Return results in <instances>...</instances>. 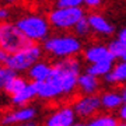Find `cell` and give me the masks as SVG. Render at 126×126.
Returning <instances> with one entry per match:
<instances>
[{
  "mask_svg": "<svg viewBox=\"0 0 126 126\" xmlns=\"http://www.w3.org/2000/svg\"><path fill=\"white\" fill-rule=\"evenodd\" d=\"M81 73L80 60L77 58H67L53 63L49 79H53L58 83L63 95H72L79 90V76Z\"/></svg>",
  "mask_w": 126,
  "mask_h": 126,
  "instance_id": "cell-1",
  "label": "cell"
},
{
  "mask_svg": "<svg viewBox=\"0 0 126 126\" xmlns=\"http://www.w3.org/2000/svg\"><path fill=\"white\" fill-rule=\"evenodd\" d=\"M83 45L77 36L73 35H56L49 36L44 41V50L59 60L67 58H74L81 50Z\"/></svg>",
  "mask_w": 126,
  "mask_h": 126,
  "instance_id": "cell-2",
  "label": "cell"
},
{
  "mask_svg": "<svg viewBox=\"0 0 126 126\" xmlns=\"http://www.w3.org/2000/svg\"><path fill=\"white\" fill-rule=\"evenodd\" d=\"M16 25L23 32V35L32 44H35L38 41H45L49 38L48 35H49L50 24L45 17L35 16V14L24 16L16 21Z\"/></svg>",
  "mask_w": 126,
  "mask_h": 126,
  "instance_id": "cell-3",
  "label": "cell"
},
{
  "mask_svg": "<svg viewBox=\"0 0 126 126\" xmlns=\"http://www.w3.org/2000/svg\"><path fill=\"white\" fill-rule=\"evenodd\" d=\"M42 52L44 48H41L36 44H31L27 48L18 50L13 55L7 56L4 66H7L9 69H11L14 73H21V72H28L30 69L38 63L42 58Z\"/></svg>",
  "mask_w": 126,
  "mask_h": 126,
  "instance_id": "cell-4",
  "label": "cell"
},
{
  "mask_svg": "<svg viewBox=\"0 0 126 126\" xmlns=\"http://www.w3.org/2000/svg\"><path fill=\"white\" fill-rule=\"evenodd\" d=\"M31 44L32 42H30L18 30L16 23H0V49L4 53L13 55Z\"/></svg>",
  "mask_w": 126,
  "mask_h": 126,
  "instance_id": "cell-5",
  "label": "cell"
},
{
  "mask_svg": "<svg viewBox=\"0 0 126 126\" xmlns=\"http://www.w3.org/2000/svg\"><path fill=\"white\" fill-rule=\"evenodd\" d=\"M84 18V11L81 7H70V9H60L56 7L48 16V21L53 28L58 30H69L74 28L76 24Z\"/></svg>",
  "mask_w": 126,
  "mask_h": 126,
  "instance_id": "cell-6",
  "label": "cell"
},
{
  "mask_svg": "<svg viewBox=\"0 0 126 126\" xmlns=\"http://www.w3.org/2000/svg\"><path fill=\"white\" fill-rule=\"evenodd\" d=\"M73 109L76 112L77 118L88 119L98 115V112L102 109L99 95H81L73 101Z\"/></svg>",
  "mask_w": 126,
  "mask_h": 126,
  "instance_id": "cell-7",
  "label": "cell"
},
{
  "mask_svg": "<svg viewBox=\"0 0 126 126\" xmlns=\"http://www.w3.org/2000/svg\"><path fill=\"white\" fill-rule=\"evenodd\" d=\"M36 108L31 107V105H27V107H21V108H17L14 111H10L9 113H6L4 116L1 118L0 123L3 126H13V125H23L25 122L34 121L36 116Z\"/></svg>",
  "mask_w": 126,
  "mask_h": 126,
  "instance_id": "cell-8",
  "label": "cell"
},
{
  "mask_svg": "<svg viewBox=\"0 0 126 126\" xmlns=\"http://www.w3.org/2000/svg\"><path fill=\"white\" fill-rule=\"evenodd\" d=\"M74 123H77V115L70 105L55 109L45 121V126H73Z\"/></svg>",
  "mask_w": 126,
  "mask_h": 126,
  "instance_id": "cell-9",
  "label": "cell"
},
{
  "mask_svg": "<svg viewBox=\"0 0 126 126\" xmlns=\"http://www.w3.org/2000/svg\"><path fill=\"white\" fill-rule=\"evenodd\" d=\"M84 60L90 64L95 63H104V62H115L116 59L109 52L108 46L105 45H91L84 50Z\"/></svg>",
  "mask_w": 126,
  "mask_h": 126,
  "instance_id": "cell-10",
  "label": "cell"
},
{
  "mask_svg": "<svg viewBox=\"0 0 126 126\" xmlns=\"http://www.w3.org/2000/svg\"><path fill=\"white\" fill-rule=\"evenodd\" d=\"M101 88V81L98 77L91 76L87 72H83L79 76V91L81 95H97Z\"/></svg>",
  "mask_w": 126,
  "mask_h": 126,
  "instance_id": "cell-11",
  "label": "cell"
},
{
  "mask_svg": "<svg viewBox=\"0 0 126 126\" xmlns=\"http://www.w3.org/2000/svg\"><path fill=\"white\" fill-rule=\"evenodd\" d=\"M101 99V107L104 111L107 112H112V111H119L122 105H123V99L121 97V93L116 90H108L104 91L102 94H99Z\"/></svg>",
  "mask_w": 126,
  "mask_h": 126,
  "instance_id": "cell-12",
  "label": "cell"
},
{
  "mask_svg": "<svg viewBox=\"0 0 126 126\" xmlns=\"http://www.w3.org/2000/svg\"><path fill=\"white\" fill-rule=\"evenodd\" d=\"M52 67L53 64H49L48 62L39 60L38 63H35L30 70H28V77L31 79L32 83H42L46 81L52 74Z\"/></svg>",
  "mask_w": 126,
  "mask_h": 126,
  "instance_id": "cell-13",
  "label": "cell"
},
{
  "mask_svg": "<svg viewBox=\"0 0 126 126\" xmlns=\"http://www.w3.org/2000/svg\"><path fill=\"white\" fill-rule=\"evenodd\" d=\"M36 97H38V94H36L35 83L30 81L23 91H20L18 94L10 97V101H11V104H13L14 107L21 108V107H27L28 104L31 102L34 98H36Z\"/></svg>",
  "mask_w": 126,
  "mask_h": 126,
  "instance_id": "cell-14",
  "label": "cell"
},
{
  "mask_svg": "<svg viewBox=\"0 0 126 126\" xmlns=\"http://www.w3.org/2000/svg\"><path fill=\"white\" fill-rule=\"evenodd\" d=\"M88 24L91 27V31L97 32V34H102V35H111L113 32L112 24H109L102 16L99 14H91L87 17Z\"/></svg>",
  "mask_w": 126,
  "mask_h": 126,
  "instance_id": "cell-15",
  "label": "cell"
},
{
  "mask_svg": "<svg viewBox=\"0 0 126 126\" xmlns=\"http://www.w3.org/2000/svg\"><path fill=\"white\" fill-rule=\"evenodd\" d=\"M104 81L108 84H122L126 83V62H119L113 66L112 72L104 77Z\"/></svg>",
  "mask_w": 126,
  "mask_h": 126,
  "instance_id": "cell-16",
  "label": "cell"
},
{
  "mask_svg": "<svg viewBox=\"0 0 126 126\" xmlns=\"http://www.w3.org/2000/svg\"><path fill=\"white\" fill-rule=\"evenodd\" d=\"M86 126H119L118 116L112 113H98L97 116L91 118L86 123Z\"/></svg>",
  "mask_w": 126,
  "mask_h": 126,
  "instance_id": "cell-17",
  "label": "cell"
},
{
  "mask_svg": "<svg viewBox=\"0 0 126 126\" xmlns=\"http://www.w3.org/2000/svg\"><path fill=\"white\" fill-rule=\"evenodd\" d=\"M113 66H115V62H104V63H95V64H88L86 67V72L91 76L95 77H105L108 76L109 73L112 72Z\"/></svg>",
  "mask_w": 126,
  "mask_h": 126,
  "instance_id": "cell-18",
  "label": "cell"
},
{
  "mask_svg": "<svg viewBox=\"0 0 126 126\" xmlns=\"http://www.w3.org/2000/svg\"><path fill=\"white\" fill-rule=\"evenodd\" d=\"M28 83H30V81H27L24 77H21V76L17 74V76H14L13 79H10L3 91H4L6 94H9L10 97H13V95L18 94L20 91H23L24 88L27 87Z\"/></svg>",
  "mask_w": 126,
  "mask_h": 126,
  "instance_id": "cell-19",
  "label": "cell"
},
{
  "mask_svg": "<svg viewBox=\"0 0 126 126\" xmlns=\"http://www.w3.org/2000/svg\"><path fill=\"white\" fill-rule=\"evenodd\" d=\"M108 49H109V52L112 53V56H113L115 59H122V58H123V55L126 53V48L122 45V44H121L118 39L112 41V42L109 44V45H108Z\"/></svg>",
  "mask_w": 126,
  "mask_h": 126,
  "instance_id": "cell-20",
  "label": "cell"
},
{
  "mask_svg": "<svg viewBox=\"0 0 126 126\" xmlns=\"http://www.w3.org/2000/svg\"><path fill=\"white\" fill-rule=\"evenodd\" d=\"M14 76H17V73H14L11 69H9L7 66H0V90H4L6 84Z\"/></svg>",
  "mask_w": 126,
  "mask_h": 126,
  "instance_id": "cell-21",
  "label": "cell"
},
{
  "mask_svg": "<svg viewBox=\"0 0 126 126\" xmlns=\"http://www.w3.org/2000/svg\"><path fill=\"white\" fill-rule=\"evenodd\" d=\"M90 31H91V27H90V24H88L87 17L81 18L80 21L76 24V27H74V32H76L77 35H80V36L88 35V32H90Z\"/></svg>",
  "mask_w": 126,
  "mask_h": 126,
  "instance_id": "cell-22",
  "label": "cell"
},
{
  "mask_svg": "<svg viewBox=\"0 0 126 126\" xmlns=\"http://www.w3.org/2000/svg\"><path fill=\"white\" fill-rule=\"evenodd\" d=\"M84 0H58L56 4L60 9H70V7H80Z\"/></svg>",
  "mask_w": 126,
  "mask_h": 126,
  "instance_id": "cell-23",
  "label": "cell"
},
{
  "mask_svg": "<svg viewBox=\"0 0 126 126\" xmlns=\"http://www.w3.org/2000/svg\"><path fill=\"white\" fill-rule=\"evenodd\" d=\"M10 17V10L4 6H0V23H6Z\"/></svg>",
  "mask_w": 126,
  "mask_h": 126,
  "instance_id": "cell-24",
  "label": "cell"
},
{
  "mask_svg": "<svg viewBox=\"0 0 126 126\" xmlns=\"http://www.w3.org/2000/svg\"><path fill=\"white\" fill-rule=\"evenodd\" d=\"M116 116L121 122H126V102L119 108V111L116 112Z\"/></svg>",
  "mask_w": 126,
  "mask_h": 126,
  "instance_id": "cell-25",
  "label": "cell"
},
{
  "mask_svg": "<svg viewBox=\"0 0 126 126\" xmlns=\"http://www.w3.org/2000/svg\"><path fill=\"white\" fill-rule=\"evenodd\" d=\"M119 42H121L122 45L126 48V28H123V30H121L119 31V34H118V38H116Z\"/></svg>",
  "mask_w": 126,
  "mask_h": 126,
  "instance_id": "cell-26",
  "label": "cell"
},
{
  "mask_svg": "<svg viewBox=\"0 0 126 126\" xmlns=\"http://www.w3.org/2000/svg\"><path fill=\"white\" fill-rule=\"evenodd\" d=\"M84 3L88 7H97V6L101 4V0H84Z\"/></svg>",
  "mask_w": 126,
  "mask_h": 126,
  "instance_id": "cell-27",
  "label": "cell"
},
{
  "mask_svg": "<svg viewBox=\"0 0 126 126\" xmlns=\"http://www.w3.org/2000/svg\"><path fill=\"white\" fill-rule=\"evenodd\" d=\"M7 56H9V55H7V53H4L3 50L0 49V66H4L6 60H7Z\"/></svg>",
  "mask_w": 126,
  "mask_h": 126,
  "instance_id": "cell-28",
  "label": "cell"
},
{
  "mask_svg": "<svg viewBox=\"0 0 126 126\" xmlns=\"http://www.w3.org/2000/svg\"><path fill=\"white\" fill-rule=\"evenodd\" d=\"M119 93H121V97H122V99H123V104L126 102V86H123L119 90Z\"/></svg>",
  "mask_w": 126,
  "mask_h": 126,
  "instance_id": "cell-29",
  "label": "cell"
},
{
  "mask_svg": "<svg viewBox=\"0 0 126 126\" xmlns=\"http://www.w3.org/2000/svg\"><path fill=\"white\" fill-rule=\"evenodd\" d=\"M20 126H38L34 121H30V122H25V123H23V125H20Z\"/></svg>",
  "mask_w": 126,
  "mask_h": 126,
  "instance_id": "cell-30",
  "label": "cell"
},
{
  "mask_svg": "<svg viewBox=\"0 0 126 126\" xmlns=\"http://www.w3.org/2000/svg\"><path fill=\"white\" fill-rule=\"evenodd\" d=\"M4 3H7V4H13V3H16L17 0H3Z\"/></svg>",
  "mask_w": 126,
  "mask_h": 126,
  "instance_id": "cell-31",
  "label": "cell"
},
{
  "mask_svg": "<svg viewBox=\"0 0 126 126\" xmlns=\"http://www.w3.org/2000/svg\"><path fill=\"white\" fill-rule=\"evenodd\" d=\"M73 126H86V125H84V123H79V122H77V123H74Z\"/></svg>",
  "mask_w": 126,
  "mask_h": 126,
  "instance_id": "cell-32",
  "label": "cell"
},
{
  "mask_svg": "<svg viewBox=\"0 0 126 126\" xmlns=\"http://www.w3.org/2000/svg\"><path fill=\"white\" fill-rule=\"evenodd\" d=\"M121 62H126V53H125V55H123V58H122V59H121Z\"/></svg>",
  "mask_w": 126,
  "mask_h": 126,
  "instance_id": "cell-33",
  "label": "cell"
},
{
  "mask_svg": "<svg viewBox=\"0 0 126 126\" xmlns=\"http://www.w3.org/2000/svg\"><path fill=\"white\" fill-rule=\"evenodd\" d=\"M119 126H126V122H119Z\"/></svg>",
  "mask_w": 126,
  "mask_h": 126,
  "instance_id": "cell-34",
  "label": "cell"
}]
</instances>
